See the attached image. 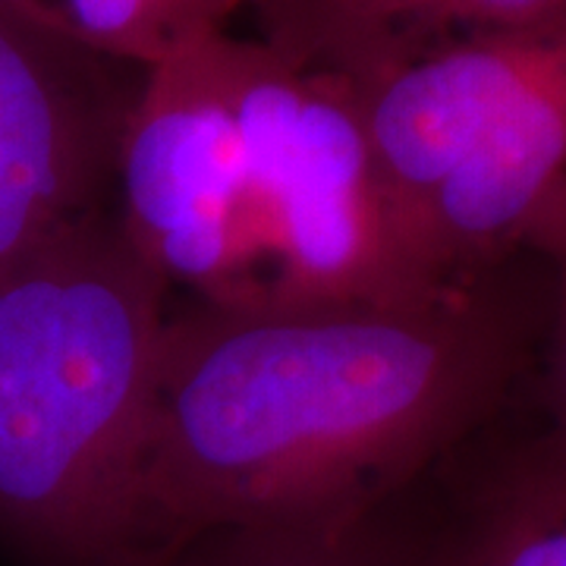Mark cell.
Here are the masks:
<instances>
[{"label": "cell", "instance_id": "3957f363", "mask_svg": "<svg viewBox=\"0 0 566 566\" xmlns=\"http://www.w3.org/2000/svg\"><path fill=\"white\" fill-rule=\"evenodd\" d=\"M262 312L416 300L431 281L406 249L371 155L356 85L296 70L230 35Z\"/></svg>", "mask_w": 566, "mask_h": 566}, {"label": "cell", "instance_id": "30bf717a", "mask_svg": "<svg viewBox=\"0 0 566 566\" xmlns=\"http://www.w3.org/2000/svg\"><path fill=\"white\" fill-rule=\"evenodd\" d=\"M44 29L82 48L151 66L186 41L227 29V20L255 0H7Z\"/></svg>", "mask_w": 566, "mask_h": 566}, {"label": "cell", "instance_id": "8992f818", "mask_svg": "<svg viewBox=\"0 0 566 566\" xmlns=\"http://www.w3.org/2000/svg\"><path fill=\"white\" fill-rule=\"evenodd\" d=\"M564 186L566 39L416 208L406 245L434 281L485 271L528 249Z\"/></svg>", "mask_w": 566, "mask_h": 566}, {"label": "cell", "instance_id": "7a4b0ae2", "mask_svg": "<svg viewBox=\"0 0 566 566\" xmlns=\"http://www.w3.org/2000/svg\"><path fill=\"white\" fill-rule=\"evenodd\" d=\"M170 283L104 208L0 277V545L155 566L139 469Z\"/></svg>", "mask_w": 566, "mask_h": 566}, {"label": "cell", "instance_id": "6da1fadb", "mask_svg": "<svg viewBox=\"0 0 566 566\" xmlns=\"http://www.w3.org/2000/svg\"><path fill=\"white\" fill-rule=\"evenodd\" d=\"M547 305L551 283L513 255L403 303L170 308L139 469L155 566L211 528L403 494L506 403Z\"/></svg>", "mask_w": 566, "mask_h": 566}, {"label": "cell", "instance_id": "5b68a950", "mask_svg": "<svg viewBox=\"0 0 566 566\" xmlns=\"http://www.w3.org/2000/svg\"><path fill=\"white\" fill-rule=\"evenodd\" d=\"M142 70L0 0V277L114 208Z\"/></svg>", "mask_w": 566, "mask_h": 566}, {"label": "cell", "instance_id": "9c48e42d", "mask_svg": "<svg viewBox=\"0 0 566 566\" xmlns=\"http://www.w3.org/2000/svg\"><path fill=\"white\" fill-rule=\"evenodd\" d=\"M170 566H412L406 491L346 516L211 528Z\"/></svg>", "mask_w": 566, "mask_h": 566}, {"label": "cell", "instance_id": "277c9868", "mask_svg": "<svg viewBox=\"0 0 566 566\" xmlns=\"http://www.w3.org/2000/svg\"><path fill=\"white\" fill-rule=\"evenodd\" d=\"M114 208L170 286L202 303L262 305L230 32H205L142 70L123 129Z\"/></svg>", "mask_w": 566, "mask_h": 566}, {"label": "cell", "instance_id": "8fae6325", "mask_svg": "<svg viewBox=\"0 0 566 566\" xmlns=\"http://www.w3.org/2000/svg\"><path fill=\"white\" fill-rule=\"evenodd\" d=\"M532 252L551 264V305H547V409L551 431L566 444V186L538 223Z\"/></svg>", "mask_w": 566, "mask_h": 566}, {"label": "cell", "instance_id": "52a82bcc", "mask_svg": "<svg viewBox=\"0 0 566 566\" xmlns=\"http://www.w3.org/2000/svg\"><path fill=\"white\" fill-rule=\"evenodd\" d=\"M438 482L406 488L412 566H566V444L551 428Z\"/></svg>", "mask_w": 566, "mask_h": 566}, {"label": "cell", "instance_id": "ba28073f", "mask_svg": "<svg viewBox=\"0 0 566 566\" xmlns=\"http://www.w3.org/2000/svg\"><path fill=\"white\" fill-rule=\"evenodd\" d=\"M262 44L296 70L363 82L428 44L566 20V0H255Z\"/></svg>", "mask_w": 566, "mask_h": 566}]
</instances>
